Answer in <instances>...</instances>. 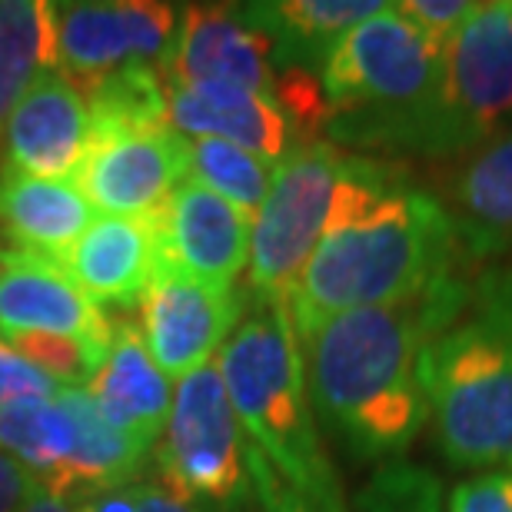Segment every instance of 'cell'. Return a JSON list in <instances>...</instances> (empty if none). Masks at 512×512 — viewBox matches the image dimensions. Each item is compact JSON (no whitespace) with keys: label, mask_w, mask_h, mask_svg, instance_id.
I'll return each instance as SVG.
<instances>
[{"label":"cell","mask_w":512,"mask_h":512,"mask_svg":"<svg viewBox=\"0 0 512 512\" xmlns=\"http://www.w3.org/2000/svg\"><path fill=\"white\" fill-rule=\"evenodd\" d=\"M276 44L243 14V4L180 7V30L167 67L170 87L230 84L273 97Z\"/></svg>","instance_id":"7c38bea8"},{"label":"cell","mask_w":512,"mask_h":512,"mask_svg":"<svg viewBox=\"0 0 512 512\" xmlns=\"http://www.w3.org/2000/svg\"><path fill=\"white\" fill-rule=\"evenodd\" d=\"M57 74L54 4L0 0V130L37 80Z\"/></svg>","instance_id":"603a6c76"},{"label":"cell","mask_w":512,"mask_h":512,"mask_svg":"<svg viewBox=\"0 0 512 512\" xmlns=\"http://www.w3.org/2000/svg\"><path fill=\"white\" fill-rule=\"evenodd\" d=\"M190 147V180L217 193L247 217H256L273 187L276 163L263 160L260 153L243 150L237 143L213 137H187Z\"/></svg>","instance_id":"484cf974"},{"label":"cell","mask_w":512,"mask_h":512,"mask_svg":"<svg viewBox=\"0 0 512 512\" xmlns=\"http://www.w3.org/2000/svg\"><path fill=\"white\" fill-rule=\"evenodd\" d=\"M137 512H197L190 503H183L180 496H173L170 489H163L160 483H140V503Z\"/></svg>","instance_id":"e575fe53"},{"label":"cell","mask_w":512,"mask_h":512,"mask_svg":"<svg viewBox=\"0 0 512 512\" xmlns=\"http://www.w3.org/2000/svg\"><path fill=\"white\" fill-rule=\"evenodd\" d=\"M250 439L230 406L217 363L173 386V409L153 446L160 486L197 512H250Z\"/></svg>","instance_id":"52a82bcc"},{"label":"cell","mask_w":512,"mask_h":512,"mask_svg":"<svg viewBox=\"0 0 512 512\" xmlns=\"http://www.w3.org/2000/svg\"><path fill=\"white\" fill-rule=\"evenodd\" d=\"M17 336H70L107 350L114 316L57 263L0 247V340Z\"/></svg>","instance_id":"5bb4252c"},{"label":"cell","mask_w":512,"mask_h":512,"mask_svg":"<svg viewBox=\"0 0 512 512\" xmlns=\"http://www.w3.org/2000/svg\"><path fill=\"white\" fill-rule=\"evenodd\" d=\"M250 483H253V506L260 512H350V506L320 503V499L300 493L290 486L276 469L266 463L263 453L250 443Z\"/></svg>","instance_id":"f1b7e54d"},{"label":"cell","mask_w":512,"mask_h":512,"mask_svg":"<svg viewBox=\"0 0 512 512\" xmlns=\"http://www.w3.org/2000/svg\"><path fill=\"white\" fill-rule=\"evenodd\" d=\"M0 449L24 463L50 493L74 453V419L57 396L17 399L0 409Z\"/></svg>","instance_id":"cb8c5ba5"},{"label":"cell","mask_w":512,"mask_h":512,"mask_svg":"<svg viewBox=\"0 0 512 512\" xmlns=\"http://www.w3.org/2000/svg\"><path fill=\"white\" fill-rule=\"evenodd\" d=\"M60 386L40 373L34 363L24 360L7 340H0V409L17 403V399H50Z\"/></svg>","instance_id":"1f68e13d"},{"label":"cell","mask_w":512,"mask_h":512,"mask_svg":"<svg viewBox=\"0 0 512 512\" xmlns=\"http://www.w3.org/2000/svg\"><path fill=\"white\" fill-rule=\"evenodd\" d=\"M160 266L213 286H237L250 266L253 217L200 183H180L153 213Z\"/></svg>","instance_id":"4fadbf2b"},{"label":"cell","mask_w":512,"mask_h":512,"mask_svg":"<svg viewBox=\"0 0 512 512\" xmlns=\"http://www.w3.org/2000/svg\"><path fill=\"white\" fill-rule=\"evenodd\" d=\"M190 180L187 137L173 127L90 137L74 187L100 217H150Z\"/></svg>","instance_id":"8fae6325"},{"label":"cell","mask_w":512,"mask_h":512,"mask_svg":"<svg viewBox=\"0 0 512 512\" xmlns=\"http://www.w3.org/2000/svg\"><path fill=\"white\" fill-rule=\"evenodd\" d=\"M87 389L110 429H117L133 446L153 453L173 409V383L153 363L130 316H114L107 356Z\"/></svg>","instance_id":"2e32d148"},{"label":"cell","mask_w":512,"mask_h":512,"mask_svg":"<svg viewBox=\"0 0 512 512\" xmlns=\"http://www.w3.org/2000/svg\"><path fill=\"white\" fill-rule=\"evenodd\" d=\"M469 283L463 270L413 300L340 313L303 343L313 413L356 463H396L426 429L423 356Z\"/></svg>","instance_id":"7a4b0ae2"},{"label":"cell","mask_w":512,"mask_h":512,"mask_svg":"<svg viewBox=\"0 0 512 512\" xmlns=\"http://www.w3.org/2000/svg\"><path fill=\"white\" fill-rule=\"evenodd\" d=\"M90 137H124L170 127V77L160 67H127L84 94Z\"/></svg>","instance_id":"d4e9b609"},{"label":"cell","mask_w":512,"mask_h":512,"mask_svg":"<svg viewBox=\"0 0 512 512\" xmlns=\"http://www.w3.org/2000/svg\"><path fill=\"white\" fill-rule=\"evenodd\" d=\"M466 266L443 200L396 160L353 153L336 217L286 306L306 343L333 316L413 300Z\"/></svg>","instance_id":"6da1fadb"},{"label":"cell","mask_w":512,"mask_h":512,"mask_svg":"<svg viewBox=\"0 0 512 512\" xmlns=\"http://www.w3.org/2000/svg\"><path fill=\"white\" fill-rule=\"evenodd\" d=\"M512 130V0L479 4L443 50L433 97L383 120L330 117L326 140L363 157L459 160Z\"/></svg>","instance_id":"277c9868"},{"label":"cell","mask_w":512,"mask_h":512,"mask_svg":"<svg viewBox=\"0 0 512 512\" xmlns=\"http://www.w3.org/2000/svg\"><path fill=\"white\" fill-rule=\"evenodd\" d=\"M180 7L150 0H67L54 4L57 77L80 97L127 67H170Z\"/></svg>","instance_id":"9c48e42d"},{"label":"cell","mask_w":512,"mask_h":512,"mask_svg":"<svg viewBox=\"0 0 512 512\" xmlns=\"http://www.w3.org/2000/svg\"><path fill=\"white\" fill-rule=\"evenodd\" d=\"M97 306L130 310L160 270L157 220L97 217L57 263Z\"/></svg>","instance_id":"ac0fdd59"},{"label":"cell","mask_w":512,"mask_h":512,"mask_svg":"<svg viewBox=\"0 0 512 512\" xmlns=\"http://www.w3.org/2000/svg\"><path fill=\"white\" fill-rule=\"evenodd\" d=\"M167 124L183 137H213L280 163L303 147L293 120L273 97L230 84L170 87Z\"/></svg>","instance_id":"e0dca14e"},{"label":"cell","mask_w":512,"mask_h":512,"mask_svg":"<svg viewBox=\"0 0 512 512\" xmlns=\"http://www.w3.org/2000/svg\"><path fill=\"white\" fill-rule=\"evenodd\" d=\"M217 370L243 433L266 463L300 493L346 506L340 476L316 426L306 356L290 306L250 300L217 353Z\"/></svg>","instance_id":"5b68a950"},{"label":"cell","mask_w":512,"mask_h":512,"mask_svg":"<svg viewBox=\"0 0 512 512\" xmlns=\"http://www.w3.org/2000/svg\"><path fill=\"white\" fill-rule=\"evenodd\" d=\"M443 74V47L429 44L399 4L356 24L323 64L330 117L383 120L433 97Z\"/></svg>","instance_id":"ba28073f"},{"label":"cell","mask_w":512,"mask_h":512,"mask_svg":"<svg viewBox=\"0 0 512 512\" xmlns=\"http://www.w3.org/2000/svg\"><path fill=\"white\" fill-rule=\"evenodd\" d=\"M383 7V0H260L243 4V14L276 44L280 70L303 67L323 74L333 47Z\"/></svg>","instance_id":"44dd1931"},{"label":"cell","mask_w":512,"mask_h":512,"mask_svg":"<svg viewBox=\"0 0 512 512\" xmlns=\"http://www.w3.org/2000/svg\"><path fill=\"white\" fill-rule=\"evenodd\" d=\"M446 512H512V469H489L446 493Z\"/></svg>","instance_id":"4dcf8cb0"},{"label":"cell","mask_w":512,"mask_h":512,"mask_svg":"<svg viewBox=\"0 0 512 512\" xmlns=\"http://www.w3.org/2000/svg\"><path fill=\"white\" fill-rule=\"evenodd\" d=\"M439 200L469 263L503 256L512 247V130L459 157L443 177Z\"/></svg>","instance_id":"d6986e66"},{"label":"cell","mask_w":512,"mask_h":512,"mask_svg":"<svg viewBox=\"0 0 512 512\" xmlns=\"http://www.w3.org/2000/svg\"><path fill=\"white\" fill-rule=\"evenodd\" d=\"M473 0H403L399 10L406 14V20L423 34L429 44L443 47L453 40L469 17L476 14Z\"/></svg>","instance_id":"f546056e"},{"label":"cell","mask_w":512,"mask_h":512,"mask_svg":"<svg viewBox=\"0 0 512 512\" xmlns=\"http://www.w3.org/2000/svg\"><path fill=\"white\" fill-rule=\"evenodd\" d=\"M97 220L74 183L0 167V247L60 263Z\"/></svg>","instance_id":"ffe728a7"},{"label":"cell","mask_w":512,"mask_h":512,"mask_svg":"<svg viewBox=\"0 0 512 512\" xmlns=\"http://www.w3.org/2000/svg\"><path fill=\"white\" fill-rule=\"evenodd\" d=\"M90 147V114L84 97L64 77L37 80L10 110L0 130V167L40 180L74 183Z\"/></svg>","instance_id":"9a60e30c"},{"label":"cell","mask_w":512,"mask_h":512,"mask_svg":"<svg viewBox=\"0 0 512 512\" xmlns=\"http://www.w3.org/2000/svg\"><path fill=\"white\" fill-rule=\"evenodd\" d=\"M37 486L34 473L0 449V512H24Z\"/></svg>","instance_id":"d6a6232c"},{"label":"cell","mask_w":512,"mask_h":512,"mask_svg":"<svg viewBox=\"0 0 512 512\" xmlns=\"http://www.w3.org/2000/svg\"><path fill=\"white\" fill-rule=\"evenodd\" d=\"M57 399L74 419V453H70L64 476L50 493L70 503V499L94 493V489L137 483L153 453L133 446L130 439L104 423L87 386H60Z\"/></svg>","instance_id":"7402d4cb"},{"label":"cell","mask_w":512,"mask_h":512,"mask_svg":"<svg viewBox=\"0 0 512 512\" xmlns=\"http://www.w3.org/2000/svg\"><path fill=\"white\" fill-rule=\"evenodd\" d=\"M353 170V153L326 137L296 147L276 163L273 187L253 217L247 300L286 303L320 247Z\"/></svg>","instance_id":"8992f818"},{"label":"cell","mask_w":512,"mask_h":512,"mask_svg":"<svg viewBox=\"0 0 512 512\" xmlns=\"http://www.w3.org/2000/svg\"><path fill=\"white\" fill-rule=\"evenodd\" d=\"M356 512H446V493L426 466L396 459L376 466L356 493Z\"/></svg>","instance_id":"4316f807"},{"label":"cell","mask_w":512,"mask_h":512,"mask_svg":"<svg viewBox=\"0 0 512 512\" xmlns=\"http://www.w3.org/2000/svg\"><path fill=\"white\" fill-rule=\"evenodd\" d=\"M423 389L449 466L512 469V266L473 276L463 310L423 356Z\"/></svg>","instance_id":"3957f363"},{"label":"cell","mask_w":512,"mask_h":512,"mask_svg":"<svg viewBox=\"0 0 512 512\" xmlns=\"http://www.w3.org/2000/svg\"><path fill=\"white\" fill-rule=\"evenodd\" d=\"M247 293L237 286H213L160 266L137 303V330L167 380L210 366L237 330Z\"/></svg>","instance_id":"30bf717a"},{"label":"cell","mask_w":512,"mask_h":512,"mask_svg":"<svg viewBox=\"0 0 512 512\" xmlns=\"http://www.w3.org/2000/svg\"><path fill=\"white\" fill-rule=\"evenodd\" d=\"M24 512H74V509H70L67 499H60L54 493H47L44 486H37L34 496H30V503L24 506Z\"/></svg>","instance_id":"d590c367"},{"label":"cell","mask_w":512,"mask_h":512,"mask_svg":"<svg viewBox=\"0 0 512 512\" xmlns=\"http://www.w3.org/2000/svg\"><path fill=\"white\" fill-rule=\"evenodd\" d=\"M10 346L34 363L40 373H47L57 386H90L107 356V350H100V346L70 340V336H17V340H10Z\"/></svg>","instance_id":"83f0119b"},{"label":"cell","mask_w":512,"mask_h":512,"mask_svg":"<svg viewBox=\"0 0 512 512\" xmlns=\"http://www.w3.org/2000/svg\"><path fill=\"white\" fill-rule=\"evenodd\" d=\"M140 483H127V486H110V489H94V493H84L77 499H70V509L74 512H137L140 503Z\"/></svg>","instance_id":"836d02e7"}]
</instances>
